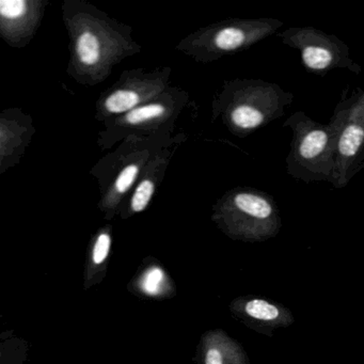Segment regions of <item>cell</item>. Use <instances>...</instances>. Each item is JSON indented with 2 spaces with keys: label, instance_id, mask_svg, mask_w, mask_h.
<instances>
[{
  "label": "cell",
  "instance_id": "obj_9",
  "mask_svg": "<svg viewBox=\"0 0 364 364\" xmlns=\"http://www.w3.org/2000/svg\"><path fill=\"white\" fill-rule=\"evenodd\" d=\"M244 41L245 33L240 29L229 27V28L223 29L217 35L215 44L220 50H232L240 48L244 43Z\"/></svg>",
  "mask_w": 364,
  "mask_h": 364
},
{
  "label": "cell",
  "instance_id": "obj_6",
  "mask_svg": "<svg viewBox=\"0 0 364 364\" xmlns=\"http://www.w3.org/2000/svg\"><path fill=\"white\" fill-rule=\"evenodd\" d=\"M328 136L325 132L313 131L311 132L302 141L300 146V154L304 159H310L317 156L327 144Z\"/></svg>",
  "mask_w": 364,
  "mask_h": 364
},
{
  "label": "cell",
  "instance_id": "obj_12",
  "mask_svg": "<svg viewBox=\"0 0 364 364\" xmlns=\"http://www.w3.org/2000/svg\"><path fill=\"white\" fill-rule=\"evenodd\" d=\"M27 4L24 0H1L0 14L8 20H16L26 14Z\"/></svg>",
  "mask_w": 364,
  "mask_h": 364
},
{
  "label": "cell",
  "instance_id": "obj_2",
  "mask_svg": "<svg viewBox=\"0 0 364 364\" xmlns=\"http://www.w3.org/2000/svg\"><path fill=\"white\" fill-rule=\"evenodd\" d=\"M139 103V97L134 91L120 90L112 93L106 100L105 106L108 112L114 114L129 112Z\"/></svg>",
  "mask_w": 364,
  "mask_h": 364
},
{
  "label": "cell",
  "instance_id": "obj_1",
  "mask_svg": "<svg viewBox=\"0 0 364 364\" xmlns=\"http://www.w3.org/2000/svg\"><path fill=\"white\" fill-rule=\"evenodd\" d=\"M235 204L238 210L257 219H267L272 213V205L267 200L251 193L236 196Z\"/></svg>",
  "mask_w": 364,
  "mask_h": 364
},
{
  "label": "cell",
  "instance_id": "obj_3",
  "mask_svg": "<svg viewBox=\"0 0 364 364\" xmlns=\"http://www.w3.org/2000/svg\"><path fill=\"white\" fill-rule=\"evenodd\" d=\"M77 53L80 60L87 65H93L99 61L100 42L95 35L90 33L80 36L77 43Z\"/></svg>",
  "mask_w": 364,
  "mask_h": 364
},
{
  "label": "cell",
  "instance_id": "obj_8",
  "mask_svg": "<svg viewBox=\"0 0 364 364\" xmlns=\"http://www.w3.org/2000/svg\"><path fill=\"white\" fill-rule=\"evenodd\" d=\"M302 59L310 69L323 70L330 65L332 56L327 50L317 46H309L302 52Z\"/></svg>",
  "mask_w": 364,
  "mask_h": 364
},
{
  "label": "cell",
  "instance_id": "obj_16",
  "mask_svg": "<svg viewBox=\"0 0 364 364\" xmlns=\"http://www.w3.org/2000/svg\"><path fill=\"white\" fill-rule=\"evenodd\" d=\"M206 364H223V355L217 348L208 349L206 353Z\"/></svg>",
  "mask_w": 364,
  "mask_h": 364
},
{
  "label": "cell",
  "instance_id": "obj_4",
  "mask_svg": "<svg viewBox=\"0 0 364 364\" xmlns=\"http://www.w3.org/2000/svg\"><path fill=\"white\" fill-rule=\"evenodd\" d=\"M246 312L252 318L264 321H274L280 316L278 306L262 299L250 300L246 304Z\"/></svg>",
  "mask_w": 364,
  "mask_h": 364
},
{
  "label": "cell",
  "instance_id": "obj_5",
  "mask_svg": "<svg viewBox=\"0 0 364 364\" xmlns=\"http://www.w3.org/2000/svg\"><path fill=\"white\" fill-rule=\"evenodd\" d=\"M364 132L358 127H348L341 136L338 150L344 156L357 154L363 141Z\"/></svg>",
  "mask_w": 364,
  "mask_h": 364
},
{
  "label": "cell",
  "instance_id": "obj_13",
  "mask_svg": "<svg viewBox=\"0 0 364 364\" xmlns=\"http://www.w3.org/2000/svg\"><path fill=\"white\" fill-rule=\"evenodd\" d=\"M138 174V167L135 165L127 166V168L123 169L119 178L116 181L117 191L120 193H127L129 187L133 185L136 176Z\"/></svg>",
  "mask_w": 364,
  "mask_h": 364
},
{
  "label": "cell",
  "instance_id": "obj_7",
  "mask_svg": "<svg viewBox=\"0 0 364 364\" xmlns=\"http://www.w3.org/2000/svg\"><path fill=\"white\" fill-rule=\"evenodd\" d=\"M232 120L242 129H255L261 124L263 116L259 110L250 106L242 105L232 112Z\"/></svg>",
  "mask_w": 364,
  "mask_h": 364
},
{
  "label": "cell",
  "instance_id": "obj_15",
  "mask_svg": "<svg viewBox=\"0 0 364 364\" xmlns=\"http://www.w3.org/2000/svg\"><path fill=\"white\" fill-rule=\"evenodd\" d=\"M163 280L164 272L159 268H153L146 274L144 282V291L149 294H156Z\"/></svg>",
  "mask_w": 364,
  "mask_h": 364
},
{
  "label": "cell",
  "instance_id": "obj_10",
  "mask_svg": "<svg viewBox=\"0 0 364 364\" xmlns=\"http://www.w3.org/2000/svg\"><path fill=\"white\" fill-rule=\"evenodd\" d=\"M153 193H154V184L151 181L146 180L140 183L132 200V208L134 212L139 213L146 210Z\"/></svg>",
  "mask_w": 364,
  "mask_h": 364
},
{
  "label": "cell",
  "instance_id": "obj_14",
  "mask_svg": "<svg viewBox=\"0 0 364 364\" xmlns=\"http://www.w3.org/2000/svg\"><path fill=\"white\" fill-rule=\"evenodd\" d=\"M110 237L107 234H101L95 242V250H93V261L95 264H102L105 261L109 253Z\"/></svg>",
  "mask_w": 364,
  "mask_h": 364
},
{
  "label": "cell",
  "instance_id": "obj_11",
  "mask_svg": "<svg viewBox=\"0 0 364 364\" xmlns=\"http://www.w3.org/2000/svg\"><path fill=\"white\" fill-rule=\"evenodd\" d=\"M164 112H165V108L163 106L159 104H152V105L144 106V107L132 110L127 116V121L129 124H139L149 119L161 116Z\"/></svg>",
  "mask_w": 364,
  "mask_h": 364
}]
</instances>
